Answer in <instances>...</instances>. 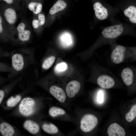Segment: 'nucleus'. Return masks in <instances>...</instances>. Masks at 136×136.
Returning a JSON list of instances; mask_svg holds the SVG:
<instances>
[{"mask_svg": "<svg viewBox=\"0 0 136 136\" xmlns=\"http://www.w3.org/2000/svg\"><path fill=\"white\" fill-rule=\"evenodd\" d=\"M21 96L20 95H17L15 96L11 97L6 101L7 106L10 107H15L21 100Z\"/></svg>", "mask_w": 136, "mask_h": 136, "instance_id": "nucleus-24", "label": "nucleus"}, {"mask_svg": "<svg viewBox=\"0 0 136 136\" xmlns=\"http://www.w3.org/2000/svg\"><path fill=\"white\" fill-rule=\"evenodd\" d=\"M15 133L13 127L9 123L3 121L0 122V134L4 136H12Z\"/></svg>", "mask_w": 136, "mask_h": 136, "instance_id": "nucleus-16", "label": "nucleus"}, {"mask_svg": "<svg viewBox=\"0 0 136 136\" xmlns=\"http://www.w3.org/2000/svg\"><path fill=\"white\" fill-rule=\"evenodd\" d=\"M104 95L103 92L100 91L98 93L97 96V100L100 103H103L104 101Z\"/></svg>", "mask_w": 136, "mask_h": 136, "instance_id": "nucleus-28", "label": "nucleus"}, {"mask_svg": "<svg viewBox=\"0 0 136 136\" xmlns=\"http://www.w3.org/2000/svg\"><path fill=\"white\" fill-rule=\"evenodd\" d=\"M81 88V84L78 81L73 80L67 84L66 87V92L67 96L72 98L78 93Z\"/></svg>", "mask_w": 136, "mask_h": 136, "instance_id": "nucleus-9", "label": "nucleus"}, {"mask_svg": "<svg viewBox=\"0 0 136 136\" xmlns=\"http://www.w3.org/2000/svg\"><path fill=\"white\" fill-rule=\"evenodd\" d=\"M97 123V119L95 116L91 114H86L81 120L80 129L84 132H90L96 127Z\"/></svg>", "mask_w": 136, "mask_h": 136, "instance_id": "nucleus-5", "label": "nucleus"}, {"mask_svg": "<svg viewBox=\"0 0 136 136\" xmlns=\"http://www.w3.org/2000/svg\"><path fill=\"white\" fill-rule=\"evenodd\" d=\"M55 57L52 56L46 58L43 62L42 67L44 70H47L52 65L55 60Z\"/></svg>", "mask_w": 136, "mask_h": 136, "instance_id": "nucleus-26", "label": "nucleus"}, {"mask_svg": "<svg viewBox=\"0 0 136 136\" xmlns=\"http://www.w3.org/2000/svg\"><path fill=\"white\" fill-rule=\"evenodd\" d=\"M48 113L50 116L52 117L63 115L65 113V111L63 109L56 107H51L49 109Z\"/></svg>", "mask_w": 136, "mask_h": 136, "instance_id": "nucleus-23", "label": "nucleus"}, {"mask_svg": "<svg viewBox=\"0 0 136 136\" xmlns=\"http://www.w3.org/2000/svg\"><path fill=\"white\" fill-rule=\"evenodd\" d=\"M12 71L18 73L23 71L33 64V53L32 49L20 48L11 53Z\"/></svg>", "mask_w": 136, "mask_h": 136, "instance_id": "nucleus-1", "label": "nucleus"}, {"mask_svg": "<svg viewBox=\"0 0 136 136\" xmlns=\"http://www.w3.org/2000/svg\"><path fill=\"white\" fill-rule=\"evenodd\" d=\"M4 79L0 76V85L3 82L4 80Z\"/></svg>", "mask_w": 136, "mask_h": 136, "instance_id": "nucleus-31", "label": "nucleus"}, {"mask_svg": "<svg viewBox=\"0 0 136 136\" xmlns=\"http://www.w3.org/2000/svg\"><path fill=\"white\" fill-rule=\"evenodd\" d=\"M36 103L30 97H26L22 99L19 104L18 109L20 113L25 117H28L34 113Z\"/></svg>", "mask_w": 136, "mask_h": 136, "instance_id": "nucleus-4", "label": "nucleus"}, {"mask_svg": "<svg viewBox=\"0 0 136 136\" xmlns=\"http://www.w3.org/2000/svg\"><path fill=\"white\" fill-rule=\"evenodd\" d=\"M37 18L33 19L32 25L33 28L34 29H37L45 24L46 18L45 15L43 14H38Z\"/></svg>", "mask_w": 136, "mask_h": 136, "instance_id": "nucleus-18", "label": "nucleus"}, {"mask_svg": "<svg viewBox=\"0 0 136 136\" xmlns=\"http://www.w3.org/2000/svg\"><path fill=\"white\" fill-rule=\"evenodd\" d=\"M27 7L29 10L35 15L40 13L42 8L41 3L34 2H31L29 3Z\"/></svg>", "mask_w": 136, "mask_h": 136, "instance_id": "nucleus-21", "label": "nucleus"}, {"mask_svg": "<svg viewBox=\"0 0 136 136\" xmlns=\"http://www.w3.org/2000/svg\"><path fill=\"white\" fill-rule=\"evenodd\" d=\"M24 128L30 133L33 134L37 133L40 130L39 124L31 120H27L24 122Z\"/></svg>", "mask_w": 136, "mask_h": 136, "instance_id": "nucleus-15", "label": "nucleus"}, {"mask_svg": "<svg viewBox=\"0 0 136 136\" xmlns=\"http://www.w3.org/2000/svg\"><path fill=\"white\" fill-rule=\"evenodd\" d=\"M123 30L122 24H117L105 28L102 31V34L105 38L113 39L120 36Z\"/></svg>", "mask_w": 136, "mask_h": 136, "instance_id": "nucleus-6", "label": "nucleus"}, {"mask_svg": "<svg viewBox=\"0 0 136 136\" xmlns=\"http://www.w3.org/2000/svg\"><path fill=\"white\" fill-rule=\"evenodd\" d=\"M3 1L5 2L7 4H12L14 2L13 0H3Z\"/></svg>", "mask_w": 136, "mask_h": 136, "instance_id": "nucleus-30", "label": "nucleus"}, {"mask_svg": "<svg viewBox=\"0 0 136 136\" xmlns=\"http://www.w3.org/2000/svg\"><path fill=\"white\" fill-rule=\"evenodd\" d=\"M3 16L5 21L13 30L15 31L14 27L17 19V15L15 9L11 7L8 8L3 12Z\"/></svg>", "mask_w": 136, "mask_h": 136, "instance_id": "nucleus-8", "label": "nucleus"}, {"mask_svg": "<svg viewBox=\"0 0 136 136\" xmlns=\"http://www.w3.org/2000/svg\"><path fill=\"white\" fill-rule=\"evenodd\" d=\"M67 67V64L65 62H63L57 64L56 68L58 71L61 72L65 71Z\"/></svg>", "mask_w": 136, "mask_h": 136, "instance_id": "nucleus-27", "label": "nucleus"}, {"mask_svg": "<svg viewBox=\"0 0 136 136\" xmlns=\"http://www.w3.org/2000/svg\"><path fill=\"white\" fill-rule=\"evenodd\" d=\"M66 6V4L62 0H59L51 8L49 13L51 15H54L63 10Z\"/></svg>", "mask_w": 136, "mask_h": 136, "instance_id": "nucleus-19", "label": "nucleus"}, {"mask_svg": "<svg viewBox=\"0 0 136 136\" xmlns=\"http://www.w3.org/2000/svg\"><path fill=\"white\" fill-rule=\"evenodd\" d=\"M93 8L95 15L98 19L103 20L108 17V14L107 9L100 2H95L93 4Z\"/></svg>", "mask_w": 136, "mask_h": 136, "instance_id": "nucleus-11", "label": "nucleus"}, {"mask_svg": "<svg viewBox=\"0 0 136 136\" xmlns=\"http://www.w3.org/2000/svg\"><path fill=\"white\" fill-rule=\"evenodd\" d=\"M42 128L45 132L49 134H55L58 132L57 127L51 123H44L42 125Z\"/></svg>", "mask_w": 136, "mask_h": 136, "instance_id": "nucleus-20", "label": "nucleus"}, {"mask_svg": "<svg viewBox=\"0 0 136 136\" xmlns=\"http://www.w3.org/2000/svg\"><path fill=\"white\" fill-rule=\"evenodd\" d=\"M97 83L101 87L106 89L111 88L114 86L115 82L111 77L103 75L99 76L97 79Z\"/></svg>", "mask_w": 136, "mask_h": 136, "instance_id": "nucleus-10", "label": "nucleus"}, {"mask_svg": "<svg viewBox=\"0 0 136 136\" xmlns=\"http://www.w3.org/2000/svg\"><path fill=\"white\" fill-rule=\"evenodd\" d=\"M136 57L135 48L126 47L121 45L116 46L111 55L112 60L116 64L135 61Z\"/></svg>", "mask_w": 136, "mask_h": 136, "instance_id": "nucleus-2", "label": "nucleus"}, {"mask_svg": "<svg viewBox=\"0 0 136 136\" xmlns=\"http://www.w3.org/2000/svg\"><path fill=\"white\" fill-rule=\"evenodd\" d=\"M60 40L62 44L65 47L70 46L72 43V38L70 34L65 32L61 35Z\"/></svg>", "mask_w": 136, "mask_h": 136, "instance_id": "nucleus-22", "label": "nucleus"}, {"mask_svg": "<svg viewBox=\"0 0 136 136\" xmlns=\"http://www.w3.org/2000/svg\"><path fill=\"white\" fill-rule=\"evenodd\" d=\"M31 37L30 29L25 21H22L15 29L13 42L25 44L30 41Z\"/></svg>", "mask_w": 136, "mask_h": 136, "instance_id": "nucleus-3", "label": "nucleus"}, {"mask_svg": "<svg viewBox=\"0 0 136 136\" xmlns=\"http://www.w3.org/2000/svg\"><path fill=\"white\" fill-rule=\"evenodd\" d=\"M107 133L109 136H125L124 129L117 123H114L111 124L108 127Z\"/></svg>", "mask_w": 136, "mask_h": 136, "instance_id": "nucleus-13", "label": "nucleus"}, {"mask_svg": "<svg viewBox=\"0 0 136 136\" xmlns=\"http://www.w3.org/2000/svg\"><path fill=\"white\" fill-rule=\"evenodd\" d=\"M121 76L123 81L126 85H130L132 83L133 74L130 68L126 67L121 72Z\"/></svg>", "mask_w": 136, "mask_h": 136, "instance_id": "nucleus-14", "label": "nucleus"}, {"mask_svg": "<svg viewBox=\"0 0 136 136\" xmlns=\"http://www.w3.org/2000/svg\"><path fill=\"white\" fill-rule=\"evenodd\" d=\"M124 14L125 16L128 18L131 22L136 23V7L135 6H129L124 10Z\"/></svg>", "mask_w": 136, "mask_h": 136, "instance_id": "nucleus-17", "label": "nucleus"}, {"mask_svg": "<svg viewBox=\"0 0 136 136\" xmlns=\"http://www.w3.org/2000/svg\"><path fill=\"white\" fill-rule=\"evenodd\" d=\"M5 94V92L4 90L0 89V105L2 103Z\"/></svg>", "mask_w": 136, "mask_h": 136, "instance_id": "nucleus-29", "label": "nucleus"}, {"mask_svg": "<svg viewBox=\"0 0 136 136\" xmlns=\"http://www.w3.org/2000/svg\"><path fill=\"white\" fill-rule=\"evenodd\" d=\"M0 14V36L3 40L13 42L15 31L7 23L5 24Z\"/></svg>", "mask_w": 136, "mask_h": 136, "instance_id": "nucleus-7", "label": "nucleus"}, {"mask_svg": "<svg viewBox=\"0 0 136 136\" xmlns=\"http://www.w3.org/2000/svg\"><path fill=\"white\" fill-rule=\"evenodd\" d=\"M136 117V105H134L131 107L129 111L125 116L126 120L128 122L133 121Z\"/></svg>", "mask_w": 136, "mask_h": 136, "instance_id": "nucleus-25", "label": "nucleus"}, {"mask_svg": "<svg viewBox=\"0 0 136 136\" xmlns=\"http://www.w3.org/2000/svg\"><path fill=\"white\" fill-rule=\"evenodd\" d=\"M49 91L51 94L59 102L61 103L65 102L66 95L62 88L53 85L50 88Z\"/></svg>", "mask_w": 136, "mask_h": 136, "instance_id": "nucleus-12", "label": "nucleus"}]
</instances>
